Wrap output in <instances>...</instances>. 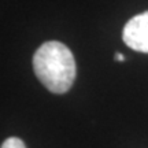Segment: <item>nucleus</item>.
<instances>
[{
    "instance_id": "3",
    "label": "nucleus",
    "mask_w": 148,
    "mask_h": 148,
    "mask_svg": "<svg viewBox=\"0 0 148 148\" xmlns=\"http://www.w3.org/2000/svg\"><path fill=\"white\" fill-rule=\"evenodd\" d=\"M0 148H26V147H25V143L22 141L21 138L10 137V138H7L4 143L1 144V147Z\"/></svg>"
},
{
    "instance_id": "4",
    "label": "nucleus",
    "mask_w": 148,
    "mask_h": 148,
    "mask_svg": "<svg viewBox=\"0 0 148 148\" xmlns=\"http://www.w3.org/2000/svg\"><path fill=\"white\" fill-rule=\"evenodd\" d=\"M114 59H115V60H118V62H123V60H125V56H123L122 53L116 52V53H115V56H114Z\"/></svg>"
},
{
    "instance_id": "1",
    "label": "nucleus",
    "mask_w": 148,
    "mask_h": 148,
    "mask_svg": "<svg viewBox=\"0 0 148 148\" xmlns=\"http://www.w3.org/2000/svg\"><path fill=\"white\" fill-rule=\"evenodd\" d=\"M34 74L49 92L66 93L75 79L77 67L73 52L59 41H47L33 56Z\"/></svg>"
},
{
    "instance_id": "2",
    "label": "nucleus",
    "mask_w": 148,
    "mask_h": 148,
    "mask_svg": "<svg viewBox=\"0 0 148 148\" xmlns=\"http://www.w3.org/2000/svg\"><path fill=\"white\" fill-rule=\"evenodd\" d=\"M122 40L129 48L148 53V11L134 15L122 30Z\"/></svg>"
}]
</instances>
